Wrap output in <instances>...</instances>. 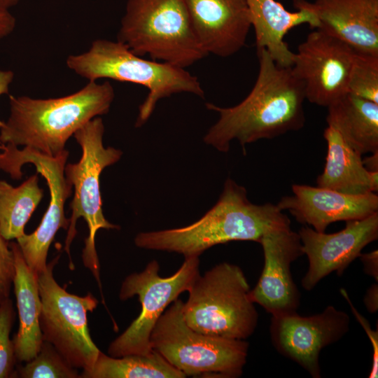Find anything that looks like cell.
I'll return each mask as SVG.
<instances>
[{
  "label": "cell",
  "instance_id": "26",
  "mask_svg": "<svg viewBox=\"0 0 378 378\" xmlns=\"http://www.w3.org/2000/svg\"><path fill=\"white\" fill-rule=\"evenodd\" d=\"M348 93L378 104V55L356 52Z\"/></svg>",
  "mask_w": 378,
  "mask_h": 378
},
{
  "label": "cell",
  "instance_id": "24",
  "mask_svg": "<svg viewBox=\"0 0 378 378\" xmlns=\"http://www.w3.org/2000/svg\"><path fill=\"white\" fill-rule=\"evenodd\" d=\"M43 197L38 173L13 187L0 180V233L7 241L24 235V227Z\"/></svg>",
  "mask_w": 378,
  "mask_h": 378
},
{
  "label": "cell",
  "instance_id": "17",
  "mask_svg": "<svg viewBox=\"0 0 378 378\" xmlns=\"http://www.w3.org/2000/svg\"><path fill=\"white\" fill-rule=\"evenodd\" d=\"M195 34L204 50L226 57L245 45L252 27L245 0H184Z\"/></svg>",
  "mask_w": 378,
  "mask_h": 378
},
{
  "label": "cell",
  "instance_id": "15",
  "mask_svg": "<svg viewBox=\"0 0 378 378\" xmlns=\"http://www.w3.org/2000/svg\"><path fill=\"white\" fill-rule=\"evenodd\" d=\"M264 267L255 286L250 290L254 303L272 316L295 312L300 293L290 272L291 263L302 255L299 234L290 227L266 233L261 239Z\"/></svg>",
  "mask_w": 378,
  "mask_h": 378
},
{
  "label": "cell",
  "instance_id": "2",
  "mask_svg": "<svg viewBox=\"0 0 378 378\" xmlns=\"http://www.w3.org/2000/svg\"><path fill=\"white\" fill-rule=\"evenodd\" d=\"M290 227V220L278 206L254 204L244 187L228 178L216 204L187 226L139 233L135 245L148 250L199 257L209 248L232 241L260 243L267 232Z\"/></svg>",
  "mask_w": 378,
  "mask_h": 378
},
{
  "label": "cell",
  "instance_id": "25",
  "mask_svg": "<svg viewBox=\"0 0 378 378\" xmlns=\"http://www.w3.org/2000/svg\"><path fill=\"white\" fill-rule=\"evenodd\" d=\"M14 377L78 378L80 374L52 344L43 340L40 351L33 359L25 365L16 367Z\"/></svg>",
  "mask_w": 378,
  "mask_h": 378
},
{
  "label": "cell",
  "instance_id": "5",
  "mask_svg": "<svg viewBox=\"0 0 378 378\" xmlns=\"http://www.w3.org/2000/svg\"><path fill=\"white\" fill-rule=\"evenodd\" d=\"M117 41L139 56L183 69L208 55L184 0H127Z\"/></svg>",
  "mask_w": 378,
  "mask_h": 378
},
{
  "label": "cell",
  "instance_id": "18",
  "mask_svg": "<svg viewBox=\"0 0 378 378\" xmlns=\"http://www.w3.org/2000/svg\"><path fill=\"white\" fill-rule=\"evenodd\" d=\"M293 5L314 13L317 29L358 52L378 55V0H293Z\"/></svg>",
  "mask_w": 378,
  "mask_h": 378
},
{
  "label": "cell",
  "instance_id": "12",
  "mask_svg": "<svg viewBox=\"0 0 378 378\" xmlns=\"http://www.w3.org/2000/svg\"><path fill=\"white\" fill-rule=\"evenodd\" d=\"M356 52L321 29L309 33L299 45L291 66L303 85L305 99L328 108L346 95Z\"/></svg>",
  "mask_w": 378,
  "mask_h": 378
},
{
  "label": "cell",
  "instance_id": "21",
  "mask_svg": "<svg viewBox=\"0 0 378 378\" xmlns=\"http://www.w3.org/2000/svg\"><path fill=\"white\" fill-rule=\"evenodd\" d=\"M15 261L14 293L19 327L13 338L17 360L27 362L40 351L43 342L39 317L41 301L37 275L29 268L17 242H9Z\"/></svg>",
  "mask_w": 378,
  "mask_h": 378
},
{
  "label": "cell",
  "instance_id": "1",
  "mask_svg": "<svg viewBox=\"0 0 378 378\" xmlns=\"http://www.w3.org/2000/svg\"><path fill=\"white\" fill-rule=\"evenodd\" d=\"M259 72L248 95L237 105L223 108L206 103L219 113L218 121L204 136V141L226 153L237 139L246 155L245 146L262 139H272L302 129L305 116V95L302 83L291 67L279 66L265 49L257 50Z\"/></svg>",
  "mask_w": 378,
  "mask_h": 378
},
{
  "label": "cell",
  "instance_id": "14",
  "mask_svg": "<svg viewBox=\"0 0 378 378\" xmlns=\"http://www.w3.org/2000/svg\"><path fill=\"white\" fill-rule=\"evenodd\" d=\"M299 236L309 267L301 284L311 290L329 274H342L362 250L378 238V212L360 220L346 221L342 230L328 234L302 227Z\"/></svg>",
  "mask_w": 378,
  "mask_h": 378
},
{
  "label": "cell",
  "instance_id": "7",
  "mask_svg": "<svg viewBox=\"0 0 378 378\" xmlns=\"http://www.w3.org/2000/svg\"><path fill=\"white\" fill-rule=\"evenodd\" d=\"M104 125L100 117H96L77 130L74 136L82 150L79 161L67 164L64 167L66 180L74 188V195L69 204L71 216L64 249L69 257V267L74 268L70 255L71 244L77 234L76 225L83 218L88 228L85 239L82 260L98 282L101 290L100 266L95 248V235L100 229L119 230L120 226L108 222L102 211L100 192V174L107 167L117 162L122 152L103 144Z\"/></svg>",
  "mask_w": 378,
  "mask_h": 378
},
{
  "label": "cell",
  "instance_id": "19",
  "mask_svg": "<svg viewBox=\"0 0 378 378\" xmlns=\"http://www.w3.org/2000/svg\"><path fill=\"white\" fill-rule=\"evenodd\" d=\"M326 121L323 136L328 150L324 169L317 178V186L350 195L377 192L378 172L366 170L362 155L334 122Z\"/></svg>",
  "mask_w": 378,
  "mask_h": 378
},
{
  "label": "cell",
  "instance_id": "31",
  "mask_svg": "<svg viewBox=\"0 0 378 378\" xmlns=\"http://www.w3.org/2000/svg\"><path fill=\"white\" fill-rule=\"evenodd\" d=\"M16 20L8 9L0 7V41L8 36L15 29Z\"/></svg>",
  "mask_w": 378,
  "mask_h": 378
},
{
  "label": "cell",
  "instance_id": "36",
  "mask_svg": "<svg viewBox=\"0 0 378 378\" xmlns=\"http://www.w3.org/2000/svg\"><path fill=\"white\" fill-rule=\"evenodd\" d=\"M1 147H2V144H1V145H0V149H1Z\"/></svg>",
  "mask_w": 378,
  "mask_h": 378
},
{
  "label": "cell",
  "instance_id": "33",
  "mask_svg": "<svg viewBox=\"0 0 378 378\" xmlns=\"http://www.w3.org/2000/svg\"><path fill=\"white\" fill-rule=\"evenodd\" d=\"M14 78V73L11 70L0 69V96L8 94L9 88ZM4 122L0 120V128L3 127Z\"/></svg>",
  "mask_w": 378,
  "mask_h": 378
},
{
  "label": "cell",
  "instance_id": "16",
  "mask_svg": "<svg viewBox=\"0 0 378 378\" xmlns=\"http://www.w3.org/2000/svg\"><path fill=\"white\" fill-rule=\"evenodd\" d=\"M293 195L281 197L278 207L288 210L300 223L324 232L335 222L360 220L378 212L375 192L350 195L330 188L293 184Z\"/></svg>",
  "mask_w": 378,
  "mask_h": 378
},
{
  "label": "cell",
  "instance_id": "3",
  "mask_svg": "<svg viewBox=\"0 0 378 378\" xmlns=\"http://www.w3.org/2000/svg\"><path fill=\"white\" fill-rule=\"evenodd\" d=\"M114 97L108 81H90L78 91L57 98L10 95V115L0 128V141L56 156L77 130L109 111Z\"/></svg>",
  "mask_w": 378,
  "mask_h": 378
},
{
  "label": "cell",
  "instance_id": "11",
  "mask_svg": "<svg viewBox=\"0 0 378 378\" xmlns=\"http://www.w3.org/2000/svg\"><path fill=\"white\" fill-rule=\"evenodd\" d=\"M1 144L0 169L13 179H20L22 165L32 163L49 188V206L40 225L34 232L16 239L27 265L38 275L46 268L48 250L57 232L60 228L67 230L69 225V218L64 214V204L73 189L64 175L69 151L65 149L56 156H50L27 147L19 150L13 144Z\"/></svg>",
  "mask_w": 378,
  "mask_h": 378
},
{
  "label": "cell",
  "instance_id": "28",
  "mask_svg": "<svg viewBox=\"0 0 378 378\" xmlns=\"http://www.w3.org/2000/svg\"><path fill=\"white\" fill-rule=\"evenodd\" d=\"M15 276V261L9 241L0 233V303L10 298Z\"/></svg>",
  "mask_w": 378,
  "mask_h": 378
},
{
  "label": "cell",
  "instance_id": "22",
  "mask_svg": "<svg viewBox=\"0 0 378 378\" xmlns=\"http://www.w3.org/2000/svg\"><path fill=\"white\" fill-rule=\"evenodd\" d=\"M334 122L361 155L378 150V104L347 93L328 107Z\"/></svg>",
  "mask_w": 378,
  "mask_h": 378
},
{
  "label": "cell",
  "instance_id": "8",
  "mask_svg": "<svg viewBox=\"0 0 378 378\" xmlns=\"http://www.w3.org/2000/svg\"><path fill=\"white\" fill-rule=\"evenodd\" d=\"M183 305L177 298L159 318L150 336L152 349L186 377H240L248 343L194 330L184 320Z\"/></svg>",
  "mask_w": 378,
  "mask_h": 378
},
{
  "label": "cell",
  "instance_id": "29",
  "mask_svg": "<svg viewBox=\"0 0 378 378\" xmlns=\"http://www.w3.org/2000/svg\"><path fill=\"white\" fill-rule=\"evenodd\" d=\"M340 293L346 300L350 307L352 314L354 315L357 321L360 324L368 339L370 341L372 347V368L369 374V378H377L378 375V331L377 329H372L368 320L360 314V313L354 307L351 302L347 291L344 288L340 289Z\"/></svg>",
  "mask_w": 378,
  "mask_h": 378
},
{
  "label": "cell",
  "instance_id": "35",
  "mask_svg": "<svg viewBox=\"0 0 378 378\" xmlns=\"http://www.w3.org/2000/svg\"><path fill=\"white\" fill-rule=\"evenodd\" d=\"M20 0H0V7L9 10L17 5Z\"/></svg>",
  "mask_w": 378,
  "mask_h": 378
},
{
  "label": "cell",
  "instance_id": "4",
  "mask_svg": "<svg viewBox=\"0 0 378 378\" xmlns=\"http://www.w3.org/2000/svg\"><path fill=\"white\" fill-rule=\"evenodd\" d=\"M66 64L88 82L104 78L146 87L148 93L139 106L136 127L146 122L158 101L163 98L181 92L204 97L197 78L185 69L143 59L118 41L94 40L87 51L69 55Z\"/></svg>",
  "mask_w": 378,
  "mask_h": 378
},
{
  "label": "cell",
  "instance_id": "23",
  "mask_svg": "<svg viewBox=\"0 0 378 378\" xmlns=\"http://www.w3.org/2000/svg\"><path fill=\"white\" fill-rule=\"evenodd\" d=\"M82 378H184L186 376L153 349L146 354L112 357L102 351L89 371Z\"/></svg>",
  "mask_w": 378,
  "mask_h": 378
},
{
  "label": "cell",
  "instance_id": "34",
  "mask_svg": "<svg viewBox=\"0 0 378 378\" xmlns=\"http://www.w3.org/2000/svg\"><path fill=\"white\" fill-rule=\"evenodd\" d=\"M362 159L364 167L368 172H378V150Z\"/></svg>",
  "mask_w": 378,
  "mask_h": 378
},
{
  "label": "cell",
  "instance_id": "10",
  "mask_svg": "<svg viewBox=\"0 0 378 378\" xmlns=\"http://www.w3.org/2000/svg\"><path fill=\"white\" fill-rule=\"evenodd\" d=\"M199 257L185 258L172 275H159L157 260L148 263L141 272L128 275L122 283L119 298L126 300L137 296L141 312L129 327L108 346L110 356L118 358L131 354H146L153 349L151 332L167 307L183 292L188 291L200 274Z\"/></svg>",
  "mask_w": 378,
  "mask_h": 378
},
{
  "label": "cell",
  "instance_id": "32",
  "mask_svg": "<svg viewBox=\"0 0 378 378\" xmlns=\"http://www.w3.org/2000/svg\"><path fill=\"white\" fill-rule=\"evenodd\" d=\"M364 304L370 313H375L378 309V285L372 284L366 291L363 298Z\"/></svg>",
  "mask_w": 378,
  "mask_h": 378
},
{
  "label": "cell",
  "instance_id": "9",
  "mask_svg": "<svg viewBox=\"0 0 378 378\" xmlns=\"http://www.w3.org/2000/svg\"><path fill=\"white\" fill-rule=\"evenodd\" d=\"M59 259L57 255L37 275L43 340L52 344L71 365L89 371L101 352L90 337L88 323V313L97 308L98 300L91 293H69L57 284L53 270Z\"/></svg>",
  "mask_w": 378,
  "mask_h": 378
},
{
  "label": "cell",
  "instance_id": "27",
  "mask_svg": "<svg viewBox=\"0 0 378 378\" xmlns=\"http://www.w3.org/2000/svg\"><path fill=\"white\" fill-rule=\"evenodd\" d=\"M15 318L11 299L0 303V378H13L15 376L17 358L13 340L10 338Z\"/></svg>",
  "mask_w": 378,
  "mask_h": 378
},
{
  "label": "cell",
  "instance_id": "30",
  "mask_svg": "<svg viewBox=\"0 0 378 378\" xmlns=\"http://www.w3.org/2000/svg\"><path fill=\"white\" fill-rule=\"evenodd\" d=\"M363 270L369 276H372L376 281H378V251L374 250L370 253H360L359 257Z\"/></svg>",
  "mask_w": 378,
  "mask_h": 378
},
{
  "label": "cell",
  "instance_id": "6",
  "mask_svg": "<svg viewBox=\"0 0 378 378\" xmlns=\"http://www.w3.org/2000/svg\"><path fill=\"white\" fill-rule=\"evenodd\" d=\"M183 305L187 325L200 333L246 340L254 332L258 314L250 286L237 265L219 263L195 279Z\"/></svg>",
  "mask_w": 378,
  "mask_h": 378
},
{
  "label": "cell",
  "instance_id": "13",
  "mask_svg": "<svg viewBox=\"0 0 378 378\" xmlns=\"http://www.w3.org/2000/svg\"><path fill=\"white\" fill-rule=\"evenodd\" d=\"M350 317L332 305L309 316L296 312L272 316L270 332L274 348L296 362L313 378L321 377L322 349L340 340L349 330Z\"/></svg>",
  "mask_w": 378,
  "mask_h": 378
},
{
  "label": "cell",
  "instance_id": "20",
  "mask_svg": "<svg viewBox=\"0 0 378 378\" xmlns=\"http://www.w3.org/2000/svg\"><path fill=\"white\" fill-rule=\"evenodd\" d=\"M245 1L255 31L257 50L265 49L279 66L291 67L295 53L284 38L290 29L302 24L317 29L319 21L316 15L304 8L290 12L275 0Z\"/></svg>",
  "mask_w": 378,
  "mask_h": 378
}]
</instances>
